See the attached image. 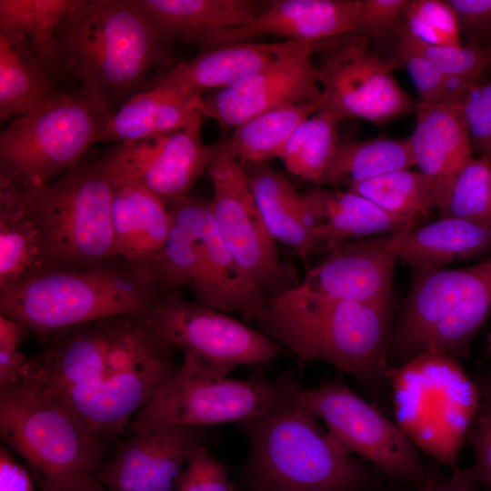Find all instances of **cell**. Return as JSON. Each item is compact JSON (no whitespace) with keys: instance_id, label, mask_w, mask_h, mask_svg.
<instances>
[{"instance_id":"6da1fadb","label":"cell","mask_w":491,"mask_h":491,"mask_svg":"<svg viewBox=\"0 0 491 491\" xmlns=\"http://www.w3.org/2000/svg\"><path fill=\"white\" fill-rule=\"evenodd\" d=\"M22 385L94 436L113 442L175 373L176 350L144 313L69 327L42 341Z\"/></svg>"},{"instance_id":"7a4b0ae2","label":"cell","mask_w":491,"mask_h":491,"mask_svg":"<svg viewBox=\"0 0 491 491\" xmlns=\"http://www.w3.org/2000/svg\"><path fill=\"white\" fill-rule=\"evenodd\" d=\"M264 335L301 360L351 375L372 396L390 387L392 302H357L316 293L301 283L267 299Z\"/></svg>"},{"instance_id":"3957f363","label":"cell","mask_w":491,"mask_h":491,"mask_svg":"<svg viewBox=\"0 0 491 491\" xmlns=\"http://www.w3.org/2000/svg\"><path fill=\"white\" fill-rule=\"evenodd\" d=\"M56 39L61 70L110 115L148 88L153 70L172 61L171 43L136 0H77Z\"/></svg>"},{"instance_id":"277c9868","label":"cell","mask_w":491,"mask_h":491,"mask_svg":"<svg viewBox=\"0 0 491 491\" xmlns=\"http://www.w3.org/2000/svg\"><path fill=\"white\" fill-rule=\"evenodd\" d=\"M239 426L249 443L241 474L252 491H396L346 453L298 399Z\"/></svg>"},{"instance_id":"5b68a950","label":"cell","mask_w":491,"mask_h":491,"mask_svg":"<svg viewBox=\"0 0 491 491\" xmlns=\"http://www.w3.org/2000/svg\"><path fill=\"white\" fill-rule=\"evenodd\" d=\"M166 298L149 266L115 256L80 270L45 271L0 289V315L40 341L113 316L141 314Z\"/></svg>"},{"instance_id":"8992f818","label":"cell","mask_w":491,"mask_h":491,"mask_svg":"<svg viewBox=\"0 0 491 491\" xmlns=\"http://www.w3.org/2000/svg\"><path fill=\"white\" fill-rule=\"evenodd\" d=\"M172 225L158 260L151 266L166 297L189 290L195 302L237 312L259 322L267 299L258 291L225 245L211 203L185 195L169 204Z\"/></svg>"},{"instance_id":"52a82bcc","label":"cell","mask_w":491,"mask_h":491,"mask_svg":"<svg viewBox=\"0 0 491 491\" xmlns=\"http://www.w3.org/2000/svg\"><path fill=\"white\" fill-rule=\"evenodd\" d=\"M491 314V258L458 269L414 272L388 350L391 366L425 353L457 359Z\"/></svg>"},{"instance_id":"ba28073f","label":"cell","mask_w":491,"mask_h":491,"mask_svg":"<svg viewBox=\"0 0 491 491\" xmlns=\"http://www.w3.org/2000/svg\"><path fill=\"white\" fill-rule=\"evenodd\" d=\"M396 423L437 463L458 468L461 448L480 405V394L458 359L425 353L386 374Z\"/></svg>"},{"instance_id":"9c48e42d","label":"cell","mask_w":491,"mask_h":491,"mask_svg":"<svg viewBox=\"0 0 491 491\" xmlns=\"http://www.w3.org/2000/svg\"><path fill=\"white\" fill-rule=\"evenodd\" d=\"M301 388L288 373L272 380L256 369L247 379H234L184 354L175 373L130 422L126 435L155 426L240 424L295 403Z\"/></svg>"},{"instance_id":"30bf717a","label":"cell","mask_w":491,"mask_h":491,"mask_svg":"<svg viewBox=\"0 0 491 491\" xmlns=\"http://www.w3.org/2000/svg\"><path fill=\"white\" fill-rule=\"evenodd\" d=\"M28 192L40 225L45 271L91 268L116 256L114 189L100 158L82 160L53 184L28 183Z\"/></svg>"},{"instance_id":"8fae6325","label":"cell","mask_w":491,"mask_h":491,"mask_svg":"<svg viewBox=\"0 0 491 491\" xmlns=\"http://www.w3.org/2000/svg\"><path fill=\"white\" fill-rule=\"evenodd\" d=\"M3 445L20 456L40 491H66L92 476L109 453L99 438L22 385L0 389Z\"/></svg>"},{"instance_id":"7c38bea8","label":"cell","mask_w":491,"mask_h":491,"mask_svg":"<svg viewBox=\"0 0 491 491\" xmlns=\"http://www.w3.org/2000/svg\"><path fill=\"white\" fill-rule=\"evenodd\" d=\"M111 115L81 91L62 92L1 132L0 171L35 185H48L101 142Z\"/></svg>"},{"instance_id":"4fadbf2b","label":"cell","mask_w":491,"mask_h":491,"mask_svg":"<svg viewBox=\"0 0 491 491\" xmlns=\"http://www.w3.org/2000/svg\"><path fill=\"white\" fill-rule=\"evenodd\" d=\"M299 403L325 422L329 435L348 454H356L394 485L418 486L424 465L416 446L396 422L351 390L340 376L301 388Z\"/></svg>"},{"instance_id":"5bb4252c","label":"cell","mask_w":491,"mask_h":491,"mask_svg":"<svg viewBox=\"0 0 491 491\" xmlns=\"http://www.w3.org/2000/svg\"><path fill=\"white\" fill-rule=\"evenodd\" d=\"M370 39L354 33L326 40L317 67L320 110L376 125L416 113L417 100L396 82L397 57L384 59L370 50Z\"/></svg>"},{"instance_id":"9a60e30c","label":"cell","mask_w":491,"mask_h":491,"mask_svg":"<svg viewBox=\"0 0 491 491\" xmlns=\"http://www.w3.org/2000/svg\"><path fill=\"white\" fill-rule=\"evenodd\" d=\"M206 171L217 230L258 291L269 299L298 285L295 271L279 259L244 165L218 142Z\"/></svg>"},{"instance_id":"2e32d148","label":"cell","mask_w":491,"mask_h":491,"mask_svg":"<svg viewBox=\"0 0 491 491\" xmlns=\"http://www.w3.org/2000/svg\"><path fill=\"white\" fill-rule=\"evenodd\" d=\"M144 315L171 347L195 356L218 376H227L239 366L266 364L283 353L263 333L182 296L164 298Z\"/></svg>"},{"instance_id":"e0dca14e","label":"cell","mask_w":491,"mask_h":491,"mask_svg":"<svg viewBox=\"0 0 491 491\" xmlns=\"http://www.w3.org/2000/svg\"><path fill=\"white\" fill-rule=\"evenodd\" d=\"M203 116L199 111L175 131L116 144L100 157L105 175L113 185L139 186L166 204L187 195L213 155L203 141Z\"/></svg>"},{"instance_id":"ac0fdd59","label":"cell","mask_w":491,"mask_h":491,"mask_svg":"<svg viewBox=\"0 0 491 491\" xmlns=\"http://www.w3.org/2000/svg\"><path fill=\"white\" fill-rule=\"evenodd\" d=\"M129 436L92 474L112 491H174L188 462L215 437L209 426L174 425Z\"/></svg>"},{"instance_id":"d6986e66","label":"cell","mask_w":491,"mask_h":491,"mask_svg":"<svg viewBox=\"0 0 491 491\" xmlns=\"http://www.w3.org/2000/svg\"><path fill=\"white\" fill-rule=\"evenodd\" d=\"M324 41L283 58L225 88L202 95L201 112L222 127L235 128L264 112L321 98V85L312 56Z\"/></svg>"},{"instance_id":"ffe728a7","label":"cell","mask_w":491,"mask_h":491,"mask_svg":"<svg viewBox=\"0 0 491 491\" xmlns=\"http://www.w3.org/2000/svg\"><path fill=\"white\" fill-rule=\"evenodd\" d=\"M362 0H278L249 24L206 37L201 50L251 42L273 35L298 42L316 43L358 33Z\"/></svg>"},{"instance_id":"44dd1931","label":"cell","mask_w":491,"mask_h":491,"mask_svg":"<svg viewBox=\"0 0 491 491\" xmlns=\"http://www.w3.org/2000/svg\"><path fill=\"white\" fill-rule=\"evenodd\" d=\"M395 235V234H394ZM393 235L348 241L309 269L300 282L325 296L357 302H392Z\"/></svg>"},{"instance_id":"7402d4cb","label":"cell","mask_w":491,"mask_h":491,"mask_svg":"<svg viewBox=\"0 0 491 491\" xmlns=\"http://www.w3.org/2000/svg\"><path fill=\"white\" fill-rule=\"evenodd\" d=\"M320 43L251 41L215 46L201 50L190 60L173 65L169 70L154 79L152 85H180L200 93L205 89H223L283 58Z\"/></svg>"},{"instance_id":"603a6c76","label":"cell","mask_w":491,"mask_h":491,"mask_svg":"<svg viewBox=\"0 0 491 491\" xmlns=\"http://www.w3.org/2000/svg\"><path fill=\"white\" fill-rule=\"evenodd\" d=\"M315 227L317 253H330L354 237L394 235L419 220L394 215L358 194L315 189L302 195Z\"/></svg>"},{"instance_id":"cb8c5ba5","label":"cell","mask_w":491,"mask_h":491,"mask_svg":"<svg viewBox=\"0 0 491 491\" xmlns=\"http://www.w3.org/2000/svg\"><path fill=\"white\" fill-rule=\"evenodd\" d=\"M202 93L159 83L135 94L107 119L101 142L125 144L185 126L201 111Z\"/></svg>"},{"instance_id":"d4e9b609","label":"cell","mask_w":491,"mask_h":491,"mask_svg":"<svg viewBox=\"0 0 491 491\" xmlns=\"http://www.w3.org/2000/svg\"><path fill=\"white\" fill-rule=\"evenodd\" d=\"M45 271L28 183L0 171V289Z\"/></svg>"},{"instance_id":"484cf974","label":"cell","mask_w":491,"mask_h":491,"mask_svg":"<svg viewBox=\"0 0 491 491\" xmlns=\"http://www.w3.org/2000/svg\"><path fill=\"white\" fill-rule=\"evenodd\" d=\"M113 189L116 256L151 268L160 257L170 233L168 205L136 185H115Z\"/></svg>"},{"instance_id":"4316f807","label":"cell","mask_w":491,"mask_h":491,"mask_svg":"<svg viewBox=\"0 0 491 491\" xmlns=\"http://www.w3.org/2000/svg\"><path fill=\"white\" fill-rule=\"evenodd\" d=\"M169 43L197 45L220 31L246 25L267 5L251 0H136Z\"/></svg>"},{"instance_id":"83f0119b","label":"cell","mask_w":491,"mask_h":491,"mask_svg":"<svg viewBox=\"0 0 491 491\" xmlns=\"http://www.w3.org/2000/svg\"><path fill=\"white\" fill-rule=\"evenodd\" d=\"M391 250L414 272L481 256L491 250V228L456 218L443 217L420 228L393 235Z\"/></svg>"},{"instance_id":"f1b7e54d","label":"cell","mask_w":491,"mask_h":491,"mask_svg":"<svg viewBox=\"0 0 491 491\" xmlns=\"http://www.w3.org/2000/svg\"><path fill=\"white\" fill-rule=\"evenodd\" d=\"M264 219L275 241L301 257L317 253L315 227L299 195L283 174L266 163L244 165Z\"/></svg>"},{"instance_id":"f546056e","label":"cell","mask_w":491,"mask_h":491,"mask_svg":"<svg viewBox=\"0 0 491 491\" xmlns=\"http://www.w3.org/2000/svg\"><path fill=\"white\" fill-rule=\"evenodd\" d=\"M410 136L416 165L434 176L454 177L474 157L469 132L456 103L418 104Z\"/></svg>"},{"instance_id":"4dcf8cb0","label":"cell","mask_w":491,"mask_h":491,"mask_svg":"<svg viewBox=\"0 0 491 491\" xmlns=\"http://www.w3.org/2000/svg\"><path fill=\"white\" fill-rule=\"evenodd\" d=\"M61 93L24 36L0 33L1 121L23 116Z\"/></svg>"},{"instance_id":"1f68e13d","label":"cell","mask_w":491,"mask_h":491,"mask_svg":"<svg viewBox=\"0 0 491 491\" xmlns=\"http://www.w3.org/2000/svg\"><path fill=\"white\" fill-rule=\"evenodd\" d=\"M454 177L402 169L356 184L347 190L394 215L420 220L432 209H445Z\"/></svg>"},{"instance_id":"d6a6232c","label":"cell","mask_w":491,"mask_h":491,"mask_svg":"<svg viewBox=\"0 0 491 491\" xmlns=\"http://www.w3.org/2000/svg\"><path fill=\"white\" fill-rule=\"evenodd\" d=\"M77 0H0V33L24 36L49 75L62 72L58 26Z\"/></svg>"},{"instance_id":"836d02e7","label":"cell","mask_w":491,"mask_h":491,"mask_svg":"<svg viewBox=\"0 0 491 491\" xmlns=\"http://www.w3.org/2000/svg\"><path fill=\"white\" fill-rule=\"evenodd\" d=\"M416 165L410 136L401 139L373 138L339 144L321 177V185H352Z\"/></svg>"},{"instance_id":"e575fe53","label":"cell","mask_w":491,"mask_h":491,"mask_svg":"<svg viewBox=\"0 0 491 491\" xmlns=\"http://www.w3.org/2000/svg\"><path fill=\"white\" fill-rule=\"evenodd\" d=\"M320 107V100L289 105L259 114L219 143L243 165L279 157L297 126Z\"/></svg>"},{"instance_id":"d590c367","label":"cell","mask_w":491,"mask_h":491,"mask_svg":"<svg viewBox=\"0 0 491 491\" xmlns=\"http://www.w3.org/2000/svg\"><path fill=\"white\" fill-rule=\"evenodd\" d=\"M342 118L318 109L293 133L279 159L292 175L316 184L330 165L340 144Z\"/></svg>"},{"instance_id":"8d00e7d4","label":"cell","mask_w":491,"mask_h":491,"mask_svg":"<svg viewBox=\"0 0 491 491\" xmlns=\"http://www.w3.org/2000/svg\"><path fill=\"white\" fill-rule=\"evenodd\" d=\"M441 218L456 217L491 228V162L472 157L455 175Z\"/></svg>"},{"instance_id":"74e56055","label":"cell","mask_w":491,"mask_h":491,"mask_svg":"<svg viewBox=\"0 0 491 491\" xmlns=\"http://www.w3.org/2000/svg\"><path fill=\"white\" fill-rule=\"evenodd\" d=\"M397 59L417 92L418 104H439L456 101L468 88L447 76L429 61L410 41L400 27L397 34Z\"/></svg>"},{"instance_id":"f35d334b","label":"cell","mask_w":491,"mask_h":491,"mask_svg":"<svg viewBox=\"0 0 491 491\" xmlns=\"http://www.w3.org/2000/svg\"><path fill=\"white\" fill-rule=\"evenodd\" d=\"M402 27L425 45H461L458 20L446 0H409L404 10Z\"/></svg>"},{"instance_id":"ab89813d","label":"cell","mask_w":491,"mask_h":491,"mask_svg":"<svg viewBox=\"0 0 491 491\" xmlns=\"http://www.w3.org/2000/svg\"><path fill=\"white\" fill-rule=\"evenodd\" d=\"M403 30L412 44L438 69L466 86L476 84L483 72L491 65V45L484 46L478 43L428 45L418 42Z\"/></svg>"},{"instance_id":"60d3db41","label":"cell","mask_w":491,"mask_h":491,"mask_svg":"<svg viewBox=\"0 0 491 491\" xmlns=\"http://www.w3.org/2000/svg\"><path fill=\"white\" fill-rule=\"evenodd\" d=\"M456 103L468 128L473 154L491 162V82H477Z\"/></svg>"},{"instance_id":"b9f144b4","label":"cell","mask_w":491,"mask_h":491,"mask_svg":"<svg viewBox=\"0 0 491 491\" xmlns=\"http://www.w3.org/2000/svg\"><path fill=\"white\" fill-rule=\"evenodd\" d=\"M29 332L14 319L0 315V389L22 384L29 372V358L20 346Z\"/></svg>"},{"instance_id":"7bdbcfd3","label":"cell","mask_w":491,"mask_h":491,"mask_svg":"<svg viewBox=\"0 0 491 491\" xmlns=\"http://www.w3.org/2000/svg\"><path fill=\"white\" fill-rule=\"evenodd\" d=\"M174 491H231L228 467L203 446L188 462Z\"/></svg>"},{"instance_id":"ee69618b","label":"cell","mask_w":491,"mask_h":491,"mask_svg":"<svg viewBox=\"0 0 491 491\" xmlns=\"http://www.w3.org/2000/svg\"><path fill=\"white\" fill-rule=\"evenodd\" d=\"M409 0H362L358 33L369 39L396 36Z\"/></svg>"},{"instance_id":"f6af8a7d","label":"cell","mask_w":491,"mask_h":491,"mask_svg":"<svg viewBox=\"0 0 491 491\" xmlns=\"http://www.w3.org/2000/svg\"><path fill=\"white\" fill-rule=\"evenodd\" d=\"M467 438L474 452L472 466L478 481L491 491V405L480 403Z\"/></svg>"},{"instance_id":"bcb514c9","label":"cell","mask_w":491,"mask_h":491,"mask_svg":"<svg viewBox=\"0 0 491 491\" xmlns=\"http://www.w3.org/2000/svg\"><path fill=\"white\" fill-rule=\"evenodd\" d=\"M454 10L460 31L473 37L491 35V0H446Z\"/></svg>"},{"instance_id":"7dc6e473","label":"cell","mask_w":491,"mask_h":491,"mask_svg":"<svg viewBox=\"0 0 491 491\" xmlns=\"http://www.w3.org/2000/svg\"><path fill=\"white\" fill-rule=\"evenodd\" d=\"M479 481L473 466L452 470L450 476L440 473L436 464L426 466L423 482L415 491H479Z\"/></svg>"},{"instance_id":"c3c4849f","label":"cell","mask_w":491,"mask_h":491,"mask_svg":"<svg viewBox=\"0 0 491 491\" xmlns=\"http://www.w3.org/2000/svg\"><path fill=\"white\" fill-rule=\"evenodd\" d=\"M28 468L19 464L11 451L0 446V491H35Z\"/></svg>"},{"instance_id":"681fc988","label":"cell","mask_w":491,"mask_h":491,"mask_svg":"<svg viewBox=\"0 0 491 491\" xmlns=\"http://www.w3.org/2000/svg\"><path fill=\"white\" fill-rule=\"evenodd\" d=\"M474 381L480 394V403L491 405V370L476 377Z\"/></svg>"},{"instance_id":"f907efd6","label":"cell","mask_w":491,"mask_h":491,"mask_svg":"<svg viewBox=\"0 0 491 491\" xmlns=\"http://www.w3.org/2000/svg\"><path fill=\"white\" fill-rule=\"evenodd\" d=\"M77 485L80 491H105L104 486L92 476L80 479L77 481Z\"/></svg>"},{"instance_id":"816d5d0a","label":"cell","mask_w":491,"mask_h":491,"mask_svg":"<svg viewBox=\"0 0 491 491\" xmlns=\"http://www.w3.org/2000/svg\"><path fill=\"white\" fill-rule=\"evenodd\" d=\"M485 359H491V332L486 337Z\"/></svg>"},{"instance_id":"f5cc1de1","label":"cell","mask_w":491,"mask_h":491,"mask_svg":"<svg viewBox=\"0 0 491 491\" xmlns=\"http://www.w3.org/2000/svg\"><path fill=\"white\" fill-rule=\"evenodd\" d=\"M66 491H80L79 486L77 485V482H75L74 485L69 486Z\"/></svg>"}]
</instances>
